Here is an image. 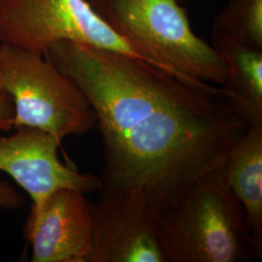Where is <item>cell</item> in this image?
<instances>
[{
    "label": "cell",
    "mask_w": 262,
    "mask_h": 262,
    "mask_svg": "<svg viewBox=\"0 0 262 262\" xmlns=\"http://www.w3.org/2000/svg\"><path fill=\"white\" fill-rule=\"evenodd\" d=\"M58 41L147 61L101 19L90 0H0V43L45 56L49 47Z\"/></svg>",
    "instance_id": "5"
},
{
    "label": "cell",
    "mask_w": 262,
    "mask_h": 262,
    "mask_svg": "<svg viewBox=\"0 0 262 262\" xmlns=\"http://www.w3.org/2000/svg\"><path fill=\"white\" fill-rule=\"evenodd\" d=\"M165 262H246L258 258L243 206L224 165L193 181L157 215Z\"/></svg>",
    "instance_id": "2"
},
{
    "label": "cell",
    "mask_w": 262,
    "mask_h": 262,
    "mask_svg": "<svg viewBox=\"0 0 262 262\" xmlns=\"http://www.w3.org/2000/svg\"><path fill=\"white\" fill-rule=\"evenodd\" d=\"M95 12L150 64L203 89L223 86L226 66L198 37L177 0H90Z\"/></svg>",
    "instance_id": "3"
},
{
    "label": "cell",
    "mask_w": 262,
    "mask_h": 262,
    "mask_svg": "<svg viewBox=\"0 0 262 262\" xmlns=\"http://www.w3.org/2000/svg\"><path fill=\"white\" fill-rule=\"evenodd\" d=\"M226 181L243 206L257 257L262 256V124L252 125L229 151Z\"/></svg>",
    "instance_id": "9"
},
{
    "label": "cell",
    "mask_w": 262,
    "mask_h": 262,
    "mask_svg": "<svg viewBox=\"0 0 262 262\" xmlns=\"http://www.w3.org/2000/svg\"><path fill=\"white\" fill-rule=\"evenodd\" d=\"M12 135L0 134V171L5 172L32 200L28 219L36 217L52 193L70 188L84 194L98 191L101 181L64 165L57 156L60 141L46 131L20 126Z\"/></svg>",
    "instance_id": "7"
},
{
    "label": "cell",
    "mask_w": 262,
    "mask_h": 262,
    "mask_svg": "<svg viewBox=\"0 0 262 262\" xmlns=\"http://www.w3.org/2000/svg\"><path fill=\"white\" fill-rule=\"evenodd\" d=\"M25 206V198L8 180H0V208L19 210Z\"/></svg>",
    "instance_id": "12"
},
{
    "label": "cell",
    "mask_w": 262,
    "mask_h": 262,
    "mask_svg": "<svg viewBox=\"0 0 262 262\" xmlns=\"http://www.w3.org/2000/svg\"><path fill=\"white\" fill-rule=\"evenodd\" d=\"M180 4H184V3H186L187 1H189V0H177Z\"/></svg>",
    "instance_id": "14"
},
{
    "label": "cell",
    "mask_w": 262,
    "mask_h": 262,
    "mask_svg": "<svg viewBox=\"0 0 262 262\" xmlns=\"http://www.w3.org/2000/svg\"><path fill=\"white\" fill-rule=\"evenodd\" d=\"M213 48L226 66V80L222 86L229 102L249 122L262 124V50L212 37Z\"/></svg>",
    "instance_id": "10"
},
{
    "label": "cell",
    "mask_w": 262,
    "mask_h": 262,
    "mask_svg": "<svg viewBox=\"0 0 262 262\" xmlns=\"http://www.w3.org/2000/svg\"><path fill=\"white\" fill-rule=\"evenodd\" d=\"M85 194L61 188L52 193L39 215L28 219L24 235L32 262H90L93 226Z\"/></svg>",
    "instance_id": "8"
},
{
    "label": "cell",
    "mask_w": 262,
    "mask_h": 262,
    "mask_svg": "<svg viewBox=\"0 0 262 262\" xmlns=\"http://www.w3.org/2000/svg\"><path fill=\"white\" fill-rule=\"evenodd\" d=\"M0 83L14 105L13 128L35 127L61 142L96 127L84 94L44 55L0 43Z\"/></svg>",
    "instance_id": "4"
},
{
    "label": "cell",
    "mask_w": 262,
    "mask_h": 262,
    "mask_svg": "<svg viewBox=\"0 0 262 262\" xmlns=\"http://www.w3.org/2000/svg\"><path fill=\"white\" fill-rule=\"evenodd\" d=\"M14 105L9 94L0 83V132H9L13 129Z\"/></svg>",
    "instance_id": "13"
},
{
    "label": "cell",
    "mask_w": 262,
    "mask_h": 262,
    "mask_svg": "<svg viewBox=\"0 0 262 262\" xmlns=\"http://www.w3.org/2000/svg\"><path fill=\"white\" fill-rule=\"evenodd\" d=\"M45 56L95 113L105 161L98 193L140 189L158 215L223 166L250 127L222 86L187 84L147 61L71 41Z\"/></svg>",
    "instance_id": "1"
},
{
    "label": "cell",
    "mask_w": 262,
    "mask_h": 262,
    "mask_svg": "<svg viewBox=\"0 0 262 262\" xmlns=\"http://www.w3.org/2000/svg\"><path fill=\"white\" fill-rule=\"evenodd\" d=\"M212 37L262 50V0H229L214 19Z\"/></svg>",
    "instance_id": "11"
},
{
    "label": "cell",
    "mask_w": 262,
    "mask_h": 262,
    "mask_svg": "<svg viewBox=\"0 0 262 262\" xmlns=\"http://www.w3.org/2000/svg\"><path fill=\"white\" fill-rule=\"evenodd\" d=\"M93 226L90 262H165L156 211L137 188L86 200Z\"/></svg>",
    "instance_id": "6"
}]
</instances>
